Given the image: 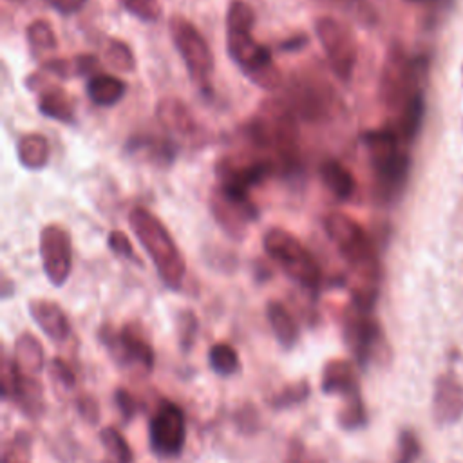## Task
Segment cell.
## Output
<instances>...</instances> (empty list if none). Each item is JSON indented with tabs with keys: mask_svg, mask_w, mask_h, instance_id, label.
Returning <instances> with one entry per match:
<instances>
[{
	"mask_svg": "<svg viewBox=\"0 0 463 463\" xmlns=\"http://www.w3.org/2000/svg\"><path fill=\"white\" fill-rule=\"evenodd\" d=\"M324 230L329 241L347 264V288L351 304L373 311L380 293V260L367 232L347 213L331 212L324 217Z\"/></svg>",
	"mask_w": 463,
	"mask_h": 463,
	"instance_id": "obj_1",
	"label": "cell"
},
{
	"mask_svg": "<svg viewBox=\"0 0 463 463\" xmlns=\"http://www.w3.org/2000/svg\"><path fill=\"white\" fill-rule=\"evenodd\" d=\"M246 145L268 156L277 174L295 177L300 174V130L298 118L282 96L266 98L257 114L244 125Z\"/></svg>",
	"mask_w": 463,
	"mask_h": 463,
	"instance_id": "obj_2",
	"label": "cell"
},
{
	"mask_svg": "<svg viewBox=\"0 0 463 463\" xmlns=\"http://www.w3.org/2000/svg\"><path fill=\"white\" fill-rule=\"evenodd\" d=\"M362 143L373 170L376 199L385 204L396 201L411 172V157L403 150V143L389 127L364 132Z\"/></svg>",
	"mask_w": 463,
	"mask_h": 463,
	"instance_id": "obj_3",
	"label": "cell"
},
{
	"mask_svg": "<svg viewBox=\"0 0 463 463\" xmlns=\"http://www.w3.org/2000/svg\"><path fill=\"white\" fill-rule=\"evenodd\" d=\"M425 74L427 60L423 56H411L400 42L387 49L378 80V98L391 118L423 96Z\"/></svg>",
	"mask_w": 463,
	"mask_h": 463,
	"instance_id": "obj_4",
	"label": "cell"
},
{
	"mask_svg": "<svg viewBox=\"0 0 463 463\" xmlns=\"http://www.w3.org/2000/svg\"><path fill=\"white\" fill-rule=\"evenodd\" d=\"M128 224L154 262L163 284L172 291L181 289L186 275V262L161 219L150 210L136 206L128 213Z\"/></svg>",
	"mask_w": 463,
	"mask_h": 463,
	"instance_id": "obj_5",
	"label": "cell"
},
{
	"mask_svg": "<svg viewBox=\"0 0 463 463\" xmlns=\"http://www.w3.org/2000/svg\"><path fill=\"white\" fill-rule=\"evenodd\" d=\"M262 246L271 262L289 277L304 293L317 298L322 288V269L313 253L288 230L271 228L264 233Z\"/></svg>",
	"mask_w": 463,
	"mask_h": 463,
	"instance_id": "obj_6",
	"label": "cell"
},
{
	"mask_svg": "<svg viewBox=\"0 0 463 463\" xmlns=\"http://www.w3.org/2000/svg\"><path fill=\"white\" fill-rule=\"evenodd\" d=\"M98 338L121 369L141 376L152 373L156 353L145 335V329L137 322H127L121 327L103 324L98 329Z\"/></svg>",
	"mask_w": 463,
	"mask_h": 463,
	"instance_id": "obj_7",
	"label": "cell"
},
{
	"mask_svg": "<svg viewBox=\"0 0 463 463\" xmlns=\"http://www.w3.org/2000/svg\"><path fill=\"white\" fill-rule=\"evenodd\" d=\"M226 51L253 85L264 90L282 87V72L275 65L271 51L259 43L251 31H226Z\"/></svg>",
	"mask_w": 463,
	"mask_h": 463,
	"instance_id": "obj_8",
	"label": "cell"
},
{
	"mask_svg": "<svg viewBox=\"0 0 463 463\" xmlns=\"http://www.w3.org/2000/svg\"><path fill=\"white\" fill-rule=\"evenodd\" d=\"M342 336L353 358L364 369L383 360L389 351L383 329L373 311L360 309L354 304H349L342 315Z\"/></svg>",
	"mask_w": 463,
	"mask_h": 463,
	"instance_id": "obj_9",
	"label": "cell"
},
{
	"mask_svg": "<svg viewBox=\"0 0 463 463\" xmlns=\"http://www.w3.org/2000/svg\"><path fill=\"white\" fill-rule=\"evenodd\" d=\"M172 42L183 58L186 71L197 89L210 96L213 76V54L203 33L184 16H172L168 22Z\"/></svg>",
	"mask_w": 463,
	"mask_h": 463,
	"instance_id": "obj_10",
	"label": "cell"
},
{
	"mask_svg": "<svg viewBox=\"0 0 463 463\" xmlns=\"http://www.w3.org/2000/svg\"><path fill=\"white\" fill-rule=\"evenodd\" d=\"M275 174L277 168L273 161L250 146L244 152L226 154L215 163L217 186L239 195H250L253 186L264 183Z\"/></svg>",
	"mask_w": 463,
	"mask_h": 463,
	"instance_id": "obj_11",
	"label": "cell"
},
{
	"mask_svg": "<svg viewBox=\"0 0 463 463\" xmlns=\"http://www.w3.org/2000/svg\"><path fill=\"white\" fill-rule=\"evenodd\" d=\"M335 90L331 85L309 72H297L291 76L286 96H282L288 105L293 109L298 119L307 123H318L331 116L335 107Z\"/></svg>",
	"mask_w": 463,
	"mask_h": 463,
	"instance_id": "obj_12",
	"label": "cell"
},
{
	"mask_svg": "<svg viewBox=\"0 0 463 463\" xmlns=\"http://www.w3.org/2000/svg\"><path fill=\"white\" fill-rule=\"evenodd\" d=\"M315 33L335 76L349 81L358 61V43L353 29L338 18L324 14L317 18Z\"/></svg>",
	"mask_w": 463,
	"mask_h": 463,
	"instance_id": "obj_13",
	"label": "cell"
},
{
	"mask_svg": "<svg viewBox=\"0 0 463 463\" xmlns=\"http://www.w3.org/2000/svg\"><path fill=\"white\" fill-rule=\"evenodd\" d=\"M186 416L184 411L170 402L161 400L148 420V445L156 458H177L186 445Z\"/></svg>",
	"mask_w": 463,
	"mask_h": 463,
	"instance_id": "obj_14",
	"label": "cell"
},
{
	"mask_svg": "<svg viewBox=\"0 0 463 463\" xmlns=\"http://www.w3.org/2000/svg\"><path fill=\"white\" fill-rule=\"evenodd\" d=\"M208 208L219 228L235 241L244 239L248 228L259 219L257 204L250 195L230 194L217 184L212 188L208 197Z\"/></svg>",
	"mask_w": 463,
	"mask_h": 463,
	"instance_id": "obj_15",
	"label": "cell"
},
{
	"mask_svg": "<svg viewBox=\"0 0 463 463\" xmlns=\"http://www.w3.org/2000/svg\"><path fill=\"white\" fill-rule=\"evenodd\" d=\"M0 392L5 402H13L22 414L38 420L43 412V387L36 376L25 374L16 365L14 358L4 354L2 358V383Z\"/></svg>",
	"mask_w": 463,
	"mask_h": 463,
	"instance_id": "obj_16",
	"label": "cell"
},
{
	"mask_svg": "<svg viewBox=\"0 0 463 463\" xmlns=\"http://www.w3.org/2000/svg\"><path fill=\"white\" fill-rule=\"evenodd\" d=\"M40 259L47 280L60 288L72 269V244L69 232L60 224H47L40 232Z\"/></svg>",
	"mask_w": 463,
	"mask_h": 463,
	"instance_id": "obj_17",
	"label": "cell"
},
{
	"mask_svg": "<svg viewBox=\"0 0 463 463\" xmlns=\"http://www.w3.org/2000/svg\"><path fill=\"white\" fill-rule=\"evenodd\" d=\"M432 416L441 427L454 425L463 418V371L456 364L436 378Z\"/></svg>",
	"mask_w": 463,
	"mask_h": 463,
	"instance_id": "obj_18",
	"label": "cell"
},
{
	"mask_svg": "<svg viewBox=\"0 0 463 463\" xmlns=\"http://www.w3.org/2000/svg\"><path fill=\"white\" fill-rule=\"evenodd\" d=\"M156 116L161 127L174 137L195 139L199 136V125L194 118L188 105L174 96H166L159 99L156 107Z\"/></svg>",
	"mask_w": 463,
	"mask_h": 463,
	"instance_id": "obj_19",
	"label": "cell"
},
{
	"mask_svg": "<svg viewBox=\"0 0 463 463\" xmlns=\"http://www.w3.org/2000/svg\"><path fill=\"white\" fill-rule=\"evenodd\" d=\"M320 391L327 396H340L342 400L360 392L358 369L351 360H327L320 374Z\"/></svg>",
	"mask_w": 463,
	"mask_h": 463,
	"instance_id": "obj_20",
	"label": "cell"
},
{
	"mask_svg": "<svg viewBox=\"0 0 463 463\" xmlns=\"http://www.w3.org/2000/svg\"><path fill=\"white\" fill-rule=\"evenodd\" d=\"M27 311L34 324L52 342H63L71 336V322L60 304L49 298H33L27 302Z\"/></svg>",
	"mask_w": 463,
	"mask_h": 463,
	"instance_id": "obj_21",
	"label": "cell"
},
{
	"mask_svg": "<svg viewBox=\"0 0 463 463\" xmlns=\"http://www.w3.org/2000/svg\"><path fill=\"white\" fill-rule=\"evenodd\" d=\"M125 150L130 156H141L145 161L156 165V166H168L175 159V145L168 137L152 136V134H141L132 136L127 141Z\"/></svg>",
	"mask_w": 463,
	"mask_h": 463,
	"instance_id": "obj_22",
	"label": "cell"
},
{
	"mask_svg": "<svg viewBox=\"0 0 463 463\" xmlns=\"http://www.w3.org/2000/svg\"><path fill=\"white\" fill-rule=\"evenodd\" d=\"M266 318L277 342L284 349H293L300 338V326L286 304L280 300H269L266 304Z\"/></svg>",
	"mask_w": 463,
	"mask_h": 463,
	"instance_id": "obj_23",
	"label": "cell"
},
{
	"mask_svg": "<svg viewBox=\"0 0 463 463\" xmlns=\"http://www.w3.org/2000/svg\"><path fill=\"white\" fill-rule=\"evenodd\" d=\"M36 103H38V110L42 116L71 125L74 123V105L72 99L69 98L67 90L61 89L58 83H52L45 89H42L36 94Z\"/></svg>",
	"mask_w": 463,
	"mask_h": 463,
	"instance_id": "obj_24",
	"label": "cell"
},
{
	"mask_svg": "<svg viewBox=\"0 0 463 463\" xmlns=\"http://www.w3.org/2000/svg\"><path fill=\"white\" fill-rule=\"evenodd\" d=\"M318 175L322 184L327 188L331 195L338 201H347L353 197L356 190V181L349 168H345L338 159L329 157L324 159L318 166Z\"/></svg>",
	"mask_w": 463,
	"mask_h": 463,
	"instance_id": "obj_25",
	"label": "cell"
},
{
	"mask_svg": "<svg viewBox=\"0 0 463 463\" xmlns=\"http://www.w3.org/2000/svg\"><path fill=\"white\" fill-rule=\"evenodd\" d=\"M127 83L114 76V74H107V72H99L92 78L87 80L85 85V92L89 96V99L98 105V107H114L116 103H119L123 99V96L127 94Z\"/></svg>",
	"mask_w": 463,
	"mask_h": 463,
	"instance_id": "obj_26",
	"label": "cell"
},
{
	"mask_svg": "<svg viewBox=\"0 0 463 463\" xmlns=\"http://www.w3.org/2000/svg\"><path fill=\"white\" fill-rule=\"evenodd\" d=\"M13 358L22 373L36 376L45 365V351L42 342L29 331H24L14 340Z\"/></svg>",
	"mask_w": 463,
	"mask_h": 463,
	"instance_id": "obj_27",
	"label": "cell"
},
{
	"mask_svg": "<svg viewBox=\"0 0 463 463\" xmlns=\"http://www.w3.org/2000/svg\"><path fill=\"white\" fill-rule=\"evenodd\" d=\"M16 156L24 168L27 170H42L47 166L51 157L49 141L43 134L31 132L24 134L16 143Z\"/></svg>",
	"mask_w": 463,
	"mask_h": 463,
	"instance_id": "obj_28",
	"label": "cell"
},
{
	"mask_svg": "<svg viewBox=\"0 0 463 463\" xmlns=\"http://www.w3.org/2000/svg\"><path fill=\"white\" fill-rule=\"evenodd\" d=\"M25 38L34 58H42L58 47V38L47 20L36 18L25 27Z\"/></svg>",
	"mask_w": 463,
	"mask_h": 463,
	"instance_id": "obj_29",
	"label": "cell"
},
{
	"mask_svg": "<svg viewBox=\"0 0 463 463\" xmlns=\"http://www.w3.org/2000/svg\"><path fill=\"white\" fill-rule=\"evenodd\" d=\"M99 441L105 450L103 463H132L134 452L125 436L114 427H103L99 430Z\"/></svg>",
	"mask_w": 463,
	"mask_h": 463,
	"instance_id": "obj_30",
	"label": "cell"
},
{
	"mask_svg": "<svg viewBox=\"0 0 463 463\" xmlns=\"http://www.w3.org/2000/svg\"><path fill=\"white\" fill-rule=\"evenodd\" d=\"M336 421L345 432H354L367 425V409L360 392L342 400V407L336 412Z\"/></svg>",
	"mask_w": 463,
	"mask_h": 463,
	"instance_id": "obj_31",
	"label": "cell"
},
{
	"mask_svg": "<svg viewBox=\"0 0 463 463\" xmlns=\"http://www.w3.org/2000/svg\"><path fill=\"white\" fill-rule=\"evenodd\" d=\"M208 364L212 371L222 378L233 376L241 369V358L237 349L226 342H217L210 347Z\"/></svg>",
	"mask_w": 463,
	"mask_h": 463,
	"instance_id": "obj_32",
	"label": "cell"
},
{
	"mask_svg": "<svg viewBox=\"0 0 463 463\" xmlns=\"http://www.w3.org/2000/svg\"><path fill=\"white\" fill-rule=\"evenodd\" d=\"M309 392H311L309 382L307 380H297L293 383L284 385L277 392H273V396L268 400V403L275 411H286V409L302 405L309 398Z\"/></svg>",
	"mask_w": 463,
	"mask_h": 463,
	"instance_id": "obj_33",
	"label": "cell"
},
{
	"mask_svg": "<svg viewBox=\"0 0 463 463\" xmlns=\"http://www.w3.org/2000/svg\"><path fill=\"white\" fill-rule=\"evenodd\" d=\"M103 58L109 67L118 72H132L136 69V56L130 45L119 38H109L103 47Z\"/></svg>",
	"mask_w": 463,
	"mask_h": 463,
	"instance_id": "obj_34",
	"label": "cell"
},
{
	"mask_svg": "<svg viewBox=\"0 0 463 463\" xmlns=\"http://www.w3.org/2000/svg\"><path fill=\"white\" fill-rule=\"evenodd\" d=\"M255 11L244 0H232L226 11V31H251Z\"/></svg>",
	"mask_w": 463,
	"mask_h": 463,
	"instance_id": "obj_35",
	"label": "cell"
},
{
	"mask_svg": "<svg viewBox=\"0 0 463 463\" xmlns=\"http://www.w3.org/2000/svg\"><path fill=\"white\" fill-rule=\"evenodd\" d=\"M199 331V320L197 315L192 309H181L175 315V333L177 342L183 351H190Z\"/></svg>",
	"mask_w": 463,
	"mask_h": 463,
	"instance_id": "obj_36",
	"label": "cell"
},
{
	"mask_svg": "<svg viewBox=\"0 0 463 463\" xmlns=\"http://www.w3.org/2000/svg\"><path fill=\"white\" fill-rule=\"evenodd\" d=\"M49 376L51 382L56 385V389L63 392H72L76 387V374L72 371V365L67 364L63 358H52L49 364Z\"/></svg>",
	"mask_w": 463,
	"mask_h": 463,
	"instance_id": "obj_37",
	"label": "cell"
},
{
	"mask_svg": "<svg viewBox=\"0 0 463 463\" xmlns=\"http://www.w3.org/2000/svg\"><path fill=\"white\" fill-rule=\"evenodd\" d=\"M284 463H327V461L320 452L309 449L302 439L295 438L288 443Z\"/></svg>",
	"mask_w": 463,
	"mask_h": 463,
	"instance_id": "obj_38",
	"label": "cell"
},
{
	"mask_svg": "<svg viewBox=\"0 0 463 463\" xmlns=\"http://www.w3.org/2000/svg\"><path fill=\"white\" fill-rule=\"evenodd\" d=\"M420 452H421V447L416 434L409 429H403L398 436V454L394 463H416V459L420 458Z\"/></svg>",
	"mask_w": 463,
	"mask_h": 463,
	"instance_id": "obj_39",
	"label": "cell"
},
{
	"mask_svg": "<svg viewBox=\"0 0 463 463\" xmlns=\"http://www.w3.org/2000/svg\"><path fill=\"white\" fill-rule=\"evenodd\" d=\"M107 246H109V250H110L116 257H119V259L132 260V262H137V264L141 262L139 257H137L136 251H134V246H132L128 235H127L125 232H121V230H112V232H109V235H107Z\"/></svg>",
	"mask_w": 463,
	"mask_h": 463,
	"instance_id": "obj_40",
	"label": "cell"
},
{
	"mask_svg": "<svg viewBox=\"0 0 463 463\" xmlns=\"http://www.w3.org/2000/svg\"><path fill=\"white\" fill-rule=\"evenodd\" d=\"M121 4L141 22H156L161 16L159 0H121Z\"/></svg>",
	"mask_w": 463,
	"mask_h": 463,
	"instance_id": "obj_41",
	"label": "cell"
},
{
	"mask_svg": "<svg viewBox=\"0 0 463 463\" xmlns=\"http://www.w3.org/2000/svg\"><path fill=\"white\" fill-rule=\"evenodd\" d=\"M114 403H116V409L125 423L132 421L137 416L139 407H141V403L136 400V396L130 391H127L125 387H118L114 391Z\"/></svg>",
	"mask_w": 463,
	"mask_h": 463,
	"instance_id": "obj_42",
	"label": "cell"
},
{
	"mask_svg": "<svg viewBox=\"0 0 463 463\" xmlns=\"http://www.w3.org/2000/svg\"><path fill=\"white\" fill-rule=\"evenodd\" d=\"M71 65H72V76H83L87 80L99 74V69H101L99 58L96 54H90V52L72 56Z\"/></svg>",
	"mask_w": 463,
	"mask_h": 463,
	"instance_id": "obj_43",
	"label": "cell"
},
{
	"mask_svg": "<svg viewBox=\"0 0 463 463\" xmlns=\"http://www.w3.org/2000/svg\"><path fill=\"white\" fill-rule=\"evenodd\" d=\"M74 407H76V412L90 425L98 423L99 420V405H98V400L92 396V394H78L76 400H74Z\"/></svg>",
	"mask_w": 463,
	"mask_h": 463,
	"instance_id": "obj_44",
	"label": "cell"
},
{
	"mask_svg": "<svg viewBox=\"0 0 463 463\" xmlns=\"http://www.w3.org/2000/svg\"><path fill=\"white\" fill-rule=\"evenodd\" d=\"M45 2L54 11H58L60 14H65V16L80 13L85 7V4H87V0H45Z\"/></svg>",
	"mask_w": 463,
	"mask_h": 463,
	"instance_id": "obj_45",
	"label": "cell"
},
{
	"mask_svg": "<svg viewBox=\"0 0 463 463\" xmlns=\"http://www.w3.org/2000/svg\"><path fill=\"white\" fill-rule=\"evenodd\" d=\"M307 42H309L307 34H306V33H298V34L289 36V38H286L284 42H280V43H279V49H280L282 52H293V51H300Z\"/></svg>",
	"mask_w": 463,
	"mask_h": 463,
	"instance_id": "obj_46",
	"label": "cell"
},
{
	"mask_svg": "<svg viewBox=\"0 0 463 463\" xmlns=\"http://www.w3.org/2000/svg\"><path fill=\"white\" fill-rule=\"evenodd\" d=\"M320 2H326V4H331V5H336V7H347V5L354 4L356 0H320Z\"/></svg>",
	"mask_w": 463,
	"mask_h": 463,
	"instance_id": "obj_47",
	"label": "cell"
},
{
	"mask_svg": "<svg viewBox=\"0 0 463 463\" xmlns=\"http://www.w3.org/2000/svg\"><path fill=\"white\" fill-rule=\"evenodd\" d=\"M9 286H11V280L4 277V298L9 297Z\"/></svg>",
	"mask_w": 463,
	"mask_h": 463,
	"instance_id": "obj_48",
	"label": "cell"
},
{
	"mask_svg": "<svg viewBox=\"0 0 463 463\" xmlns=\"http://www.w3.org/2000/svg\"><path fill=\"white\" fill-rule=\"evenodd\" d=\"M2 463H25V461H7V459H2Z\"/></svg>",
	"mask_w": 463,
	"mask_h": 463,
	"instance_id": "obj_49",
	"label": "cell"
},
{
	"mask_svg": "<svg viewBox=\"0 0 463 463\" xmlns=\"http://www.w3.org/2000/svg\"><path fill=\"white\" fill-rule=\"evenodd\" d=\"M407 2H412V4H418V2H429V0H407Z\"/></svg>",
	"mask_w": 463,
	"mask_h": 463,
	"instance_id": "obj_50",
	"label": "cell"
},
{
	"mask_svg": "<svg viewBox=\"0 0 463 463\" xmlns=\"http://www.w3.org/2000/svg\"><path fill=\"white\" fill-rule=\"evenodd\" d=\"M461 74H463V69H461Z\"/></svg>",
	"mask_w": 463,
	"mask_h": 463,
	"instance_id": "obj_51",
	"label": "cell"
}]
</instances>
